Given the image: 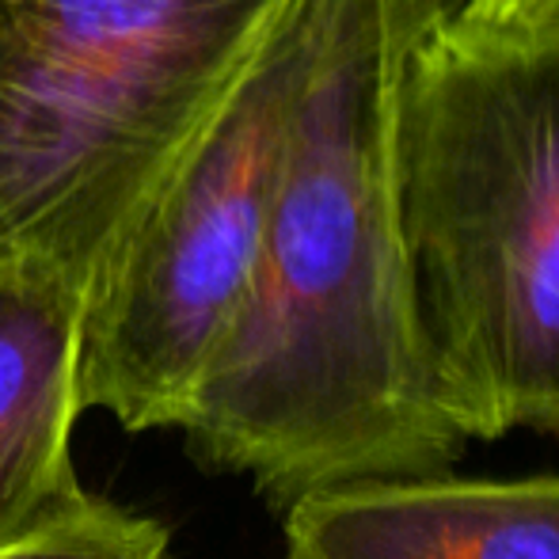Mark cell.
I'll list each match as a JSON object with an SVG mask.
<instances>
[{
    "label": "cell",
    "instance_id": "1",
    "mask_svg": "<svg viewBox=\"0 0 559 559\" xmlns=\"http://www.w3.org/2000/svg\"><path fill=\"white\" fill-rule=\"evenodd\" d=\"M453 0H335L248 289L179 430L286 510L369 479L438 476L449 423L400 228L396 84Z\"/></svg>",
    "mask_w": 559,
    "mask_h": 559
},
{
    "label": "cell",
    "instance_id": "2",
    "mask_svg": "<svg viewBox=\"0 0 559 559\" xmlns=\"http://www.w3.org/2000/svg\"><path fill=\"white\" fill-rule=\"evenodd\" d=\"M400 228L464 442L559 438V46L476 58L430 35L396 84Z\"/></svg>",
    "mask_w": 559,
    "mask_h": 559
},
{
    "label": "cell",
    "instance_id": "3",
    "mask_svg": "<svg viewBox=\"0 0 559 559\" xmlns=\"http://www.w3.org/2000/svg\"><path fill=\"white\" fill-rule=\"evenodd\" d=\"M294 0H0V248L84 301Z\"/></svg>",
    "mask_w": 559,
    "mask_h": 559
},
{
    "label": "cell",
    "instance_id": "4",
    "mask_svg": "<svg viewBox=\"0 0 559 559\" xmlns=\"http://www.w3.org/2000/svg\"><path fill=\"white\" fill-rule=\"evenodd\" d=\"M335 0H294L115 243L81 301L76 396L126 430L183 427L248 289Z\"/></svg>",
    "mask_w": 559,
    "mask_h": 559
},
{
    "label": "cell",
    "instance_id": "5",
    "mask_svg": "<svg viewBox=\"0 0 559 559\" xmlns=\"http://www.w3.org/2000/svg\"><path fill=\"white\" fill-rule=\"evenodd\" d=\"M282 514L286 559H559V476L369 479Z\"/></svg>",
    "mask_w": 559,
    "mask_h": 559
},
{
    "label": "cell",
    "instance_id": "6",
    "mask_svg": "<svg viewBox=\"0 0 559 559\" xmlns=\"http://www.w3.org/2000/svg\"><path fill=\"white\" fill-rule=\"evenodd\" d=\"M81 297L38 266H0V552L92 499L73 468Z\"/></svg>",
    "mask_w": 559,
    "mask_h": 559
},
{
    "label": "cell",
    "instance_id": "7",
    "mask_svg": "<svg viewBox=\"0 0 559 559\" xmlns=\"http://www.w3.org/2000/svg\"><path fill=\"white\" fill-rule=\"evenodd\" d=\"M0 559H168V525L92 495L76 514L4 548Z\"/></svg>",
    "mask_w": 559,
    "mask_h": 559
},
{
    "label": "cell",
    "instance_id": "8",
    "mask_svg": "<svg viewBox=\"0 0 559 559\" xmlns=\"http://www.w3.org/2000/svg\"><path fill=\"white\" fill-rule=\"evenodd\" d=\"M435 35L476 58H533L559 46V0H453Z\"/></svg>",
    "mask_w": 559,
    "mask_h": 559
},
{
    "label": "cell",
    "instance_id": "9",
    "mask_svg": "<svg viewBox=\"0 0 559 559\" xmlns=\"http://www.w3.org/2000/svg\"><path fill=\"white\" fill-rule=\"evenodd\" d=\"M8 259H12V255H8V251H4V248H0V266H4V263H8Z\"/></svg>",
    "mask_w": 559,
    "mask_h": 559
}]
</instances>
